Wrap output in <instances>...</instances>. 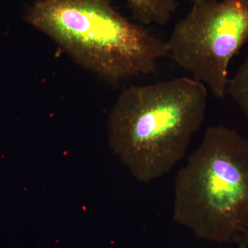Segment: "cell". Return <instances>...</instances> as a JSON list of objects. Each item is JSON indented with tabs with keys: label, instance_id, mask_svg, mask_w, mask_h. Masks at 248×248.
I'll use <instances>...</instances> for the list:
<instances>
[{
	"label": "cell",
	"instance_id": "6da1fadb",
	"mask_svg": "<svg viewBox=\"0 0 248 248\" xmlns=\"http://www.w3.org/2000/svg\"><path fill=\"white\" fill-rule=\"evenodd\" d=\"M207 99L205 85L186 77L125 89L109 115L111 150L140 182L162 177L185 156Z\"/></svg>",
	"mask_w": 248,
	"mask_h": 248
},
{
	"label": "cell",
	"instance_id": "7a4b0ae2",
	"mask_svg": "<svg viewBox=\"0 0 248 248\" xmlns=\"http://www.w3.org/2000/svg\"><path fill=\"white\" fill-rule=\"evenodd\" d=\"M75 62L110 82L155 73L166 42L130 22L110 0H36L27 14Z\"/></svg>",
	"mask_w": 248,
	"mask_h": 248
},
{
	"label": "cell",
	"instance_id": "3957f363",
	"mask_svg": "<svg viewBox=\"0 0 248 248\" xmlns=\"http://www.w3.org/2000/svg\"><path fill=\"white\" fill-rule=\"evenodd\" d=\"M173 220L197 238L248 247V140L213 125L176 174Z\"/></svg>",
	"mask_w": 248,
	"mask_h": 248
},
{
	"label": "cell",
	"instance_id": "277c9868",
	"mask_svg": "<svg viewBox=\"0 0 248 248\" xmlns=\"http://www.w3.org/2000/svg\"><path fill=\"white\" fill-rule=\"evenodd\" d=\"M248 42V0H203L174 26L169 54L214 95L228 93V67Z\"/></svg>",
	"mask_w": 248,
	"mask_h": 248
},
{
	"label": "cell",
	"instance_id": "5b68a950",
	"mask_svg": "<svg viewBox=\"0 0 248 248\" xmlns=\"http://www.w3.org/2000/svg\"><path fill=\"white\" fill-rule=\"evenodd\" d=\"M133 17L144 24L164 26L175 13L178 0H125Z\"/></svg>",
	"mask_w": 248,
	"mask_h": 248
},
{
	"label": "cell",
	"instance_id": "8992f818",
	"mask_svg": "<svg viewBox=\"0 0 248 248\" xmlns=\"http://www.w3.org/2000/svg\"><path fill=\"white\" fill-rule=\"evenodd\" d=\"M228 93L248 120V54L234 76L230 79Z\"/></svg>",
	"mask_w": 248,
	"mask_h": 248
},
{
	"label": "cell",
	"instance_id": "52a82bcc",
	"mask_svg": "<svg viewBox=\"0 0 248 248\" xmlns=\"http://www.w3.org/2000/svg\"><path fill=\"white\" fill-rule=\"evenodd\" d=\"M190 1L195 4V3L200 2V1H203V0H190Z\"/></svg>",
	"mask_w": 248,
	"mask_h": 248
},
{
	"label": "cell",
	"instance_id": "ba28073f",
	"mask_svg": "<svg viewBox=\"0 0 248 248\" xmlns=\"http://www.w3.org/2000/svg\"><path fill=\"white\" fill-rule=\"evenodd\" d=\"M248 247H246V246H239V248H247Z\"/></svg>",
	"mask_w": 248,
	"mask_h": 248
}]
</instances>
